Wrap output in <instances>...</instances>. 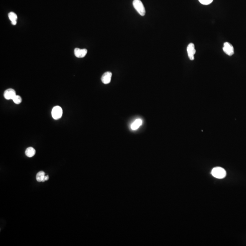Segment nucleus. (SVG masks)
Segmentation results:
<instances>
[{"label": "nucleus", "instance_id": "obj_1", "mask_svg": "<svg viewBox=\"0 0 246 246\" xmlns=\"http://www.w3.org/2000/svg\"><path fill=\"white\" fill-rule=\"evenodd\" d=\"M212 176L217 179H222L226 176L227 173L225 169L221 167H216L211 170Z\"/></svg>", "mask_w": 246, "mask_h": 246}, {"label": "nucleus", "instance_id": "obj_2", "mask_svg": "<svg viewBox=\"0 0 246 246\" xmlns=\"http://www.w3.org/2000/svg\"><path fill=\"white\" fill-rule=\"evenodd\" d=\"M133 6L142 16H144L145 14V10L144 5L140 0H134L133 2Z\"/></svg>", "mask_w": 246, "mask_h": 246}, {"label": "nucleus", "instance_id": "obj_3", "mask_svg": "<svg viewBox=\"0 0 246 246\" xmlns=\"http://www.w3.org/2000/svg\"><path fill=\"white\" fill-rule=\"evenodd\" d=\"M63 115L62 109L59 106L53 107L52 111V115L54 119L57 120L61 118Z\"/></svg>", "mask_w": 246, "mask_h": 246}, {"label": "nucleus", "instance_id": "obj_4", "mask_svg": "<svg viewBox=\"0 0 246 246\" xmlns=\"http://www.w3.org/2000/svg\"><path fill=\"white\" fill-rule=\"evenodd\" d=\"M223 50L224 52L228 56H231L234 54V51L233 47L229 42H226L224 43Z\"/></svg>", "mask_w": 246, "mask_h": 246}, {"label": "nucleus", "instance_id": "obj_5", "mask_svg": "<svg viewBox=\"0 0 246 246\" xmlns=\"http://www.w3.org/2000/svg\"><path fill=\"white\" fill-rule=\"evenodd\" d=\"M187 54L188 57L191 60L194 59V55L195 54L196 51L195 48V45L193 43H191L188 45L187 47Z\"/></svg>", "mask_w": 246, "mask_h": 246}, {"label": "nucleus", "instance_id": "obj_6", "mask_svg": "<svg viewBox=\"0 0 246 246\" xmlns=\"http://www.w3.org/2000/svg\"><path fill=\"white\" fill-rule=\"evenodd\" d=\"M16 95V91L12 88H8L4 91V97L5 99H7V100H10V99L12 100Z\"/></svg>", "mask_w": 246, "mask_h": 246}, {"label": "nucleus", "instance_id": "obj_7", "mask_svg": "<svg viewBox=\"0 0 246 246\" xmlns=\"http://www.w3.org/2000/svg\"><path fill=\"white\" fill-rule=\"evenodd\" d=\"M112 73L110 72H106L104 73L101 78V80L103 83L107 84L110 83L112 78Z\"/></svg>", "mask_w": 246, "mask_h": 246}, {"label": "nucleus", "instance_id": "obj_8", "mask_svg": "<svg viewBox=\"0 0 246 246\" xmlns=\"http://www.w3.org/2000/svg\"><path fill=\"white\" fill-rule=\"evenodd\" d=\"M87 53V50L86 49L76 48L74 49V55L77 58H82L84 57Z\"/></svg>", "mask_w": 246, "mask_h": 246}, {"label": "nucleus", "instance_id": "obj_9", "mask_svg": "<svg viewBox=\"0 0 246 246\" xmlns=\"http://www.w3.org/2000/svg\"><path fill=\"white\" fill-rule=\"evenodd\" d=\"M142 124V120L141 119L138 118L135 119L130 125L131 129L133 130H135L138 129Z\"/></svg>", "mask_w": 246, "mask_h": 246}, {"label": "nucleus", "instance_id": "obj_10", "mask_svg": "<svg viewBox=\"0 0 246 246\" xmlns=\"http://www.w3.org/2000/svg\"><path fill=\"white\" fill-rule=\"evenodd\" d=\"M36 154V150L33 147H29L25 151V154L28 157H32Z\"/></svg>", "mask_w": 246, "mask_h": 246}, {"label": "nucleus", "instance_id": "obj_11", "mask_svg": "<svg viewBox=\"0 0 246 246\" xmlns=\"http://www.w3.org/2000/svg\"><path fill=\"white\" fill-rule=\"evenodd\" d=\"M8 17L9 19L11 20L12 24L13 25H15L17 24V16L16 14L14 12H11L8 14Z\"/></svg>", "mask_w": 246, "mask_h": 246}, {"label": "nucleus", "instance_id": "obj_12", "mask_svg": "<svg viewBox=\"0 0 246 246\" xmlns=\"http://www.w3.org/2000/svg\"><path fill=\"white\" fill-rule=\"evenodd\" d=\"M45 173L44 171H41L37 173L36 175V180L38 182H43Z\"/></svg>", "mask_w": 246, "mask_h": 246}, {"label": "nucleus", "instance_id": "obj_13", "mask_svg": "<svg viewBox=\"0 0 246 246\" xmlns=\"http://www.w3.org/2000/svg\"><path fill=\"white\" fill-rule=\"evenodd\" d=\"M12 100H13V102L15 104H19L21 103L22 99L21 97H20V96L16 95L13 99Z\"/></svg>", "mask_w": 246, "mask_h": 246}, {"label": "nucleus", "instance_id": "obj_14", "mask_svg": "<svg viewBox=\"0 0 246 246\" xmlns=\"http://www.w3.org/2000/svg\"><path fill=\"white\" fill-rule=\"evenodd\" d=\"M213 0H199V2L203 5H207L211 4Z\"/></svg>", "mask_w": 246, "mask_h": 246}, {"label": "nucleus", "instance_id": "obj_15", "mask_svg": "<svg viewBox=\"0 0 246 246\" xmlns=\"http://www.w3.org/2000/svg\"><path fill=\"white\" fill-rule=\"evenodd\" d=\"M48 179H49V176H48L45 175V177H44V180H43V182L46 181L48 180Z\"/></svg>", "mask_w": 246, "mask_h": 246}]
</instances>
